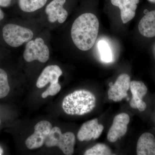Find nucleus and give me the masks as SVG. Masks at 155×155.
<instances>
[{"label": "nucleus", "mask_w": 155, "mask_h": 155, "mask_svg": "<svg viewBox=\"0 0 155 155\" xmlns=\"http://www.w3.org/2000/svg\"><path fill=\"white\" fill-rule=\"evenodd\" d=\"M99 28V22L96 16L85 13L75 19L72 24L71 35L76 47L87 51L94 45Z\"/></svg>", "instance_id": "obj_1"}, {"label": "nucleus", "mask_w": 155, "mask_h": 155, "mask_svg": "<svg viewBox=\"0 0 155 155\" xmlns=\"http://www.w3.org/2000/svg\"><path fill=\"white\" fill-rule=\"evenodd\" d=\"M96 103V97L91 92L79 90L66 96L62 107L64 112L68 115L82 116L92 111Z\"/></svg>", "instance_id": "obj_2"}, {"label": "nucleus", "mask_w": 155, "mask_h": 155, "mask_svg": "<svg viewBox=\"0 0 155 155\" xmlns=\"http://www.w3.org/2000/svg\"><path fill=\"white\" fill-rule=\"evenodd\" d=\"M75 142V136L71 132L62 134L59 127L52 128L45 141L46 146L58 147L67 155H71L74 153Z\"/></svg>", "instance_id": "obj_3"}, {"label": "nucleus", "mask_w": 155, "mask_h": 155, "mask_svg": "<svg viewBox=\"0 0 155 155\" xmlns=\"http://www.w3.org/2000/svg\"><path fill=\"white\" fill-rule=\"evenodd\" d=\"M2 32L3 38L6 43L14 48L28 42L33 38L34 35L30 29L13 24L5 25Z\"/></svg>", "instance_id": "obj_4"}, {"label": "nucleus", "mask_w": 155, "mask_h": 155, "mask_svg": "<svg viewBox=\"0 0 155 155\" xmlns=\"http://www.w3.org/2000/svg\"><path fill=\"white\" fill-rule=\"evenodd\" d=\"M48 48L45 44L44 41L41 38L31 40L26 44L23 53V58L26 62L38 61L45 63L49 58Z\"/></svg>", "instance_id": "obj_5"}, {"label": "nucleus", "mask_w": 155, "mask_h": 155, "mask_svg": "<svg viewBox=\"0 0 155 155\" xmlns=\"http://www.w3.org/2000/svg\"><path fill=\"white\" fill-rule=\"evenodd\" d=\"M51 124L47 121H41L35 126L34 133L25 142L28 149H35L42 146L52 129Z\"/></svg>", "instance_id": "obj_6"}, {"label": "nucleus", "mask_w": 155, "mask_h": 155, "mask_svg": "<svg viewBox=\"0 0 155 155\" xmlns=\"http://www.w3.org/2000/svg\"><path fill=\"white\" fill-rule=\"evenodd\" d=\"M130 77L126 74L119 75L115 83H110L108 91V98L115 102H119L127 96V91L130 88Z\"/></svg>", "instance_id": "obj_7"}, {"label": "nucleus", "mask_w": 155, "mask_h": 155, "mask_svg": "<svg viewBox=\"0 0 155 155\" xmlns=\"http://www.w3.org/2000/svg\"><path fill=\"white\" fill-rule=\"evenodd\" d=\"M130 122V117L125 113L115 116L113 125L108 131L107 139L112 143L116 142L119 139L125 135L127 131V125Z\"/></svg>", "instance_id": "obj_8"}, {"label": "nucleus", "mask_w": 155, "mask_h": 155, "mask_svg": "<svg viewBox=\"0 0 155 155\" xmlns=\"http://www.w3.org/2000/svg\"><path fill=\"white\" fill-rule=\"evenodd\" d=\"M104 127L98 124L97 119L90 120L84 123L77 134V138L80 141H89L91 139L95 140L101 134Z\"/></svg>", "instance_id": "obj_9"}, {"label": "nucleus", "mask_w": 155, "mask_h": 155, "mask_svg": "<svg viewBox=\"0 0 155 155\" xmlns=\"http://www.w3.org/2000/svg\"><path fill=\"white\" fill-rule=\"evenodd\" d=\"M130 88L132 95L130 102V107L134 109H137L143 111L147 107L146 104L143 101V98L147 92V88L143 82L133 81H130Z\"/></svg>", "instance_id": "obj_10"}, {"label": "nucleus", "mask_w": 155, "mask_h": 155, "mask_svg": "<svg viewBox=\"0 0 155 155\" xmlns=\"http://www.w3.org/2000/svg\"><path fill=\"white\" fill-rule=\"evenodd\" d=\"M66 0H53L47 6L45 12L50 22L57 21L60 23H64L68 17V13L64 8Z\"/></svg>", "instance_id": "obj_11"}, {"label": "nucleus", "mask_w": 155, "mask_h": 155, "mask_svg": "<svg viewBox=\"0 0 155 155\" xmlns=\"http://www.w3.org/2000/svg\"><path fill=\"white\" fill-rule=\"evenodd\" d=\"M113 5L118 7L121 12V17L124 24L135 17L136 10L139 0H110Z\"/></svg>", "instance_id": "obj_12"}, {"label": "nucleus", "mask_w": 155, "mask_h": 155, "mask_svg": "<svg viewBox=\"0 0 155 155\" xmlns=\"http://www.w3.org/2000/svg\"><path fill=\"white\" fill-rule=\"evenodd\" d=\"M63 72L60 67L57 65H50L46 67L41 72L36 82V86L41 88L48 83H58L59 78Z\"/></svg>", "instance_id": "obj_13"}, {"label": "nucleus", "mask_w": 155, "mask_h": 155, "mask_svg": "<svg viewBox=\"0 0 155 155\" xmlns=\"http://www.w3.org/2000/svg\"><path fill=\"white\" fill-rule=\"evenodd\" d=\"M138 155H155V138L151 133L143 134L139 138L137 145Z\"/></svg>", "instance_id": "obj_14"}, {"label": "nucleus", "mask_w": 155, "mask_h": 155, "mask_svg": "<svg viewBox=\"0 0 155 155\" xmlns=\"http://www.w3.org/2000/svg\"><path fill=\"white\" fill-rule=\"evenodd\" d=\"M138 30L146 37L155 36V11L149 12L142 18L139 23Z\"/></svg>", "instance_id": "obj_15"}, {"label": "nucleus", "mask_w": 155, "mask_h": 155, "mask_svg": "<svg viewBox=\"0 0 155 155\" xmlns=\"http://www.w3.org/2000/svg\"><path fill=\"white\" fill-rule=\"evenodd\" d=\"M47 0H19V8L25 12H33L41 8Z\"/></svg>", "instance_id": "obj_16"}, {"label": "nucleus", "mask_w": 155, "mask_h": 155, "mask_svg": "<svg viewBox=\"0 0 155 155\" xmlns=\"http://www.w3.org/2000/svg\"><path fill=\"white\" fill-rule=\"evenodd\" d=\"M97 45L102 61L106 63L111 62L113 60V56L108 43L105 41L101 40L98 43Z\"/></svg>", "instance_id": "obj_17"}, {"label": "nucleus", "mask_w": 155, "mask_h": 155, "mask_svg": "<svg viewBox=\"0 0 155 155\" xmlns=\"http://www.w3.org/2000/svg\"><path fill=\"white\" fill-rule=\"evenodd\" d=\"M112 153L110 149L104 143H97L84 153L85 155H110Z\"/></svg>", "instance_id": "obj_18"}, {"label": "nucleus", "mask_w": 155, "mask_h": 155, "mask_svg": "<svg viewBox=\"0 0 155 155\" xmlns=\"http://www.w3.org/2000/svg\"><path fill=\"white\" fill-rule=\"evenodd\" d=\"M10 91L8 75L5 70L0 69V99L7 96Z\"/></svg>", "instance_id": "obj_19"}, {"label": "nucleus", "mask_w": 155, "mask_h": 155, "mask_svg": "<svg viewBox=\"0 0 155 155\" xmlns=\"http://www.w3.org/2000/svg\"><path fill=\"white\" fill-rule=\"evenodd\" d=\"M61 88V85L59 83L51 84L47 89L42 94L41 97L45 98L49 96L55 95L60 91Z\"/></svg>", "instance_id": "obj_20"}, {"label": "nucleus", "mask_w": 155, "mask_h": 155, "mask_svg": "<svg viewBox=\"0 0 155 155\" xmlns=\"http://www.w3.org/2000/svg\"><path fill=\"white\" fill-rule=\"evenodd\" d=\"M11 0H0V6L7 7L10 5Z\"/></svg>", "instance_id": "obj_21"}, {"label": "nucleus", "mask_w": 155, "mask_h": 155, "mask_svg": "<svg viewBox=\"0 0 155 155\" xmlns=\"http://www.w3.org/2000/svg\"><path fill=\"white\" fill-rule=\"evenodd\" d=\"M4 17V13L0 9V21L3 19Z\"/></svg>", "instance_id": "obj_22"}, {"label": "nucleus", "mask_w": 155, "mask_h": 155, "mask_svg": "<svg viewBox=\"0 0 155 155\" xmlns=\"http://www.w3.org/2000/svg\"><path fill=\"white\" fill-rule=\"evenodd\" d=\"M3 153H4V150H3L2 148L0 146V155L3 154Z\"/></svg>", "instance_id": "obj_23"}, {"label": "nucleus", "mask_w": 155, "mask_h": 155, "mask_svg": "<svg viewBox=\"0 0 155 155\" xmlns=\"http://www.w3.org/2000/svg\"><path fill=\"white\" fill-rule=\"evenodd\" d=\"M150 2L152 3H155V0H148Z\"/></svg>", "instance_id": "obj_24"}, {"label": "nucleus", "mask_w": 155, "mask_h": 155, "mask_svg": "<svg viewBox=\"0 0 155 155\" xmlns=\"http://www.w3.org/2000/svg\"><path fill=\"white\" fill-rule=\"evenodd\" d=\"M0 124H1V120H0Z\"/></svg>", "instance_id": "obj_25"}]
</instances>
